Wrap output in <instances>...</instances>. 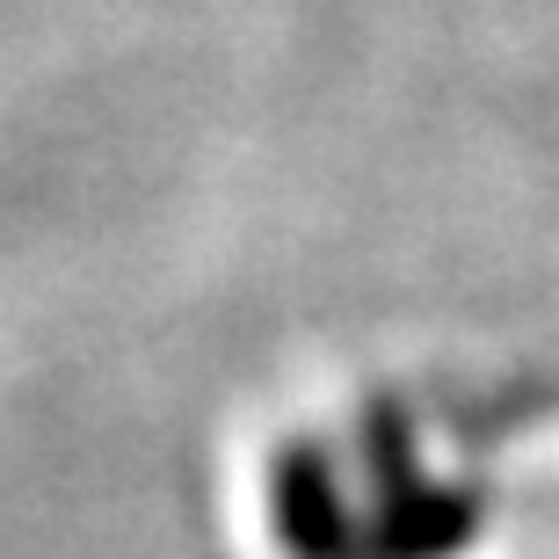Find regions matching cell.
I'll use <instances>...</instances> for the list:
<instances>
[{
  "label": "cell",
  "mask_w": 559,
  "mask_h": 559,
  "mask_svg": "<svg viewBox=\"0 0 559 559\" xmlns=\"http://www.w3.org/2000/svg\"><path fill=\"white\" fill-rule=\"evenodd\" d=\"M276 523H284L290 559H349L356 552V531H349V509H342V487H334L328 457H306V451L284 457Z\"/></svg>",
  "instance_id": "6da1fadb"
}]
</instances>
